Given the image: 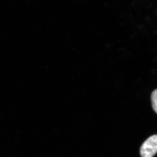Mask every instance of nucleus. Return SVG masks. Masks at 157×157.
I'll use <instances>...</instances> for the list:
<instances>
[{"label":"nucleus","mask_w":157,"mask_h":157,"mask_svg":"<svg viewBox=\"0 0 157 157\" xmlns=\"http://www.w3.org/2000/svg\"><path fill=\"white\" fill-rule=\"evenodd\" d=\"M151 100L153 109L157 113V89L155 90L152 93Z\"/></svg>","instance_id":"nucleus-2"},{"label":"nucleus","mask_w":157,"mask_h":157,"mask_svg":"<svg viewBox=\"0 0 157 157\" xmlns=\"http://www.w3.org/2000/svg\"><path fill=\"white\" fill-rule=\"evenodd\" d=\"M157 153V135L149 137L140 149L141 157H153Z\"/></svg>","instance_id":"nucleus-1"}]
</instances>
